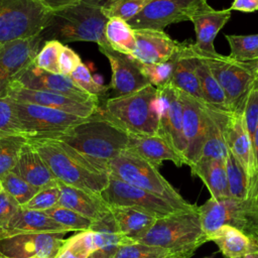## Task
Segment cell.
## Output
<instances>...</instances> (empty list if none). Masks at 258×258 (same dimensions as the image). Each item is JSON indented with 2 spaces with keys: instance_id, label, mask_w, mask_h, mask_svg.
Segmentation results:
<instances>
[{
  "instance_id": "obj_23",
  "label": "cell",
  "mask_w": 258,
  "mask_h": 258,
  "mask_svg": "<svg viewBox=\"0 0 258 258\" xmlns=\"http://www.w3.org/2000/svg\"><path fill=\"white\" fill-rule=\"evenodd\" d=\"M127 150L137 154L157 168H159L162 162L166 160L173 162L176 166L184 164L182 157L159 134H130Z\"/></svg>"
},
{
  "instance_id": "obj_53",
  "label": "cell",
  "mask_w": 258,
  "mask_h": 258,
  "mask_svg": "<svg viewBox=\"0 0 258 258\" xmlns=\"http://www.w3.org/2000/svg\"><path fill=\"white\" fill-rule=\"evenodd\" d=\"M251 189L255 194L257 203H258V174H256L253 178H251Z\"/></svg>"
},
{
  "instance_id": "obj_45",
  "label": "cell",
  "mask_w": 258,
  "mask_h": 258,
  "mask_svg": "<svg viewBox=\"0 0 258 258\" xmlns=\"http://www.w3.org/2000/svg\"><path fill=\"white\" fill-rule=\"evenodd\" d=\"M60 198V190L56 181L52 184L40 188L25 205L21 206L23 209L45 212L58 205Z\"/></svg>"
},
{
  "instance_id": "obj_15",
  "label": "cell",
  "mask_w": 258,
  "mask_h": 258,
  "mask_svg": "<svg viewBox=\"0 0 258 258\" xmlns=\"http://www.w3.org/2000/svg\"><path fill=\"white\" fill-rule=\"evenodd\" d=\"M159 130L161 135L184 160L185 142L182 134V103L180 93L171 85L157 89ZM185 164V161H184Z\"/></svg>"
},
{
  "instance_id": "obj_40",
  "label": "cell",
  "mask_w": 258,
  "mask_h": 258,
  "mask_svg": "<svg viewBox=\"0 0 258 258\" xmlns=\"http://www.w3.org/2000/svg\"><path fill=\"white\" fill-rule=\"evenodd\" d=\"M3 190L10 195L19 206L25 205L40 189L10 171L1 178Z\"/></svg>"
},
{
  "instance_id": "obj_7",
  "label": "cell",
  "mask_w": 258,
  "mask_h": 258,
  "mask_svg": "<svg viewBox=\"0 0 258 258\" xmlns=\"http://www.w3.org/2000/svg\"><path fill=\"white\" fill-rule=\"evenodd\" d=\"M191 45L221 86L230 111L243 110L248 94L258 82V60L241 61L229 55H214Z\"/></svg>"
},
{
  "instance_id": "obj_12",
  "label": "cell",
  "mask_w": 258,
  "mask_h": 258,
  "mask_svg": "<svg viewBox=\"0 0 258 258\" xmlns=\"http://www.w3.org/2000/svg\"><path fill=\"white\" fill-rule=\"evenodd\" d=\"M206 3L208 0H152L128 23L133 29L163 30L170 24L189 21Z\"/></svg>"
},
{
  "instance_id": "obj_60",
  "label": "cell",
  "mask_w": 258,
  "mask_h": 258,
  "mask_svg": "<svg viewBox=\"0 0 258 258\" xmlns=\"http://www.w3.org/2000/svg\"><path fill=\"white\" fill-rule=\"evenodd\" d=\"M257 238H258V235H257Z\"/></svg>"
},
{
  "instance_id": "obj_39",
  "label": "cell",
  "mask_w": 258,
  "mask_h": 258,
  "mask_svg": "<svg viewBox=\"0 0 258 258\" xmlns=\"http://www.w3.org/2000/svg\"><path fill=\"white\" fill-rule=\"evenodd\" d=\"M152 0H107L103 12L109 18L117 17L129 21L138 15Z\"/></svg>"
},
{
  "instance_id": "obj_59",
  "label": "cell",
  "mask_w": 258,
  "mask_h": 258,
  "mask_svg": "<svg viewBox=\"0 0 258 258\" xmlns=\"http://www.w3.org/2000/svg\"><path fill=\"white\" fill-rule=\"evenodd\" d=\"M257 86H258V82H257Z\"/></svg>"
},
{
  "instance_id": "obj_28",
  "label": "cell",
  "mask_w": 258,
  "mask_h": 258,
  "mask_svg": "<svg viewBox=\"0 0 258 258\" xmlns=\"http://www.w3.org/2000/svg\"><path fill=\"white\" fill-rule=\"evenodd\" d=\"M171 58L173 60V72L169 85L204 102L195 69V61L189 53L187 44L181 43L179 49Z\"/></svg>"
},
{
  "instance_id": "obj_27",
  "label": "cell",
  "mask_w": 258,
  "mask_h": 258,
  "mask_svg": "<svg viewBox=\"0 0 258 258\" xmlns=\"http://www.w3.org/2000/svg\"><path fill=\"white\" fill-rule=\"evenodd\" d=\"M209 241L214 242L226 258H239L258 252V239L256 237L229 225L219 228L209 237Z\"/></svg>"
},
{
  "instance_id": "obj_4",
  "label": "cell",
  "mask_w": 258,
  "mask_h": 258,
  "mask_svg": "<svg viewBox=\"0 0 258 258\" xmlns=\"http://www.w3.org/2000/svg\"><path fill=\"white\" fill-rule=\"evenodd\" d=\"M138 242L189 258L199 247L208 242V237L202 228L198 207L194 205L190 209L179 210L157 219Z\"/></svg>"
},
{
  "instance_id": "obj_47",
  "label": "cell",
  "mask_w": 258,
  "mask_h": 258,
  "mask_svg": "<svg viewBox=\"0 0 258 258\" xmlns=\"http://www.w3.org/2000/svg\"><path fill=\"white\" fill-rule=\"evenodd\" d=\"M19 208V204L5 190L0 192V240L5 238L9 222Z\"/></svg>"
},
{
  "instance_id": "obj_51",
  "label": "cell",
  "mask_w": 258,
  "mask_h": 258,
  "mask_svg": "<svg viewBox=\"0 0 258 258\" xmlns=\"http://www.w3.org/2000/svg\"><path fill=\"white\" fill-rule=\"evenodd\" d=\"M39 3L48 11L54 12L66 7H69L73 4L78 3L81 0H38Z\"/></svg>"
},
{
  "instance_id": "obj_17",
  "label": "cell",
  "mask_w": 258,
  "mask_h": 258,
  "mask_svg": "<svg viewBox=\"0 0 258 258\" xmlns=\"http://www.w3.org/2000/svg\"><path fill=\"white\" fill-rule=\"evenodd\" d=\"M222 125L228 150L242 166L248 177L253 178L256 174L254 149L246 125L244 109L236 112H223Z\"/></svg>"
},
{
  "instance_id": "obj_22",
  "label": "cell",
  "mask_w": 258,
  "mask_h": 258,
  "mask_svg": "<svg viewBox=\"0 0 258 258\" xmlns=\"http://www.w3.org/2000/svg\"><path fill=\"white\" fill-rule=\"evenodd\" d=\"M231 17V10H217L210 6L209 3L204 4L194 15L189 21L194 24L197 40L194 46L204 52L217 54L214 46V40L219 31L224 27Z\"/></svg>"
},
{
  "instance_id": "obj_52",
  "label": "cell",
  "mask_w": 258,
  "mask_h": 258,
  "mask_svg": "<svg viewBox=\"0 0 258 258\" xmlns=\"http://www.w3.org/2000/svg\"><path fill=\"white\" fill-rule=\"evenodd\" d=\"M252 142H253L254 157H255V170H256V174H258V125H257V128H256V130H255V133H254V135H253ZM256 174H255V175H256Z\"/></svg>"
},
{
  "instance_id": "obj_55",
  "label": "cell",
  "mask_w": 258,
  "mask_h": 258,
  "mask_svg": "<svg viewBox=\"0 0 258 258\" xmlns=\"http://www.w3.org/2000/svg\"><path fill=\"white\" fill-rule=\"evenodd\" d=\"M3 190V187H2V183H1V179H0V192Z\"/></svg>"
},
{
  "instance_id": "obj_6",
  "label": "cell",
  "mask_w": 258,
  "mask_h": 258,
  "mask_svg": "<svg viewBox=\"0 0 258 258\" xmlns=\"http://www.w3.org/2000/svg\"><path fill=\"white\" fill-rule=\"evenodd\" d=\"M108 168L111 176L151 192L167 201L178 210H187L194 207L161 175L157 167L127 149L110 160Z\"/></svg>"
},
{
  "instance_id": "obj_58",
  "label": "cell",
  "mask_w": 258,
  "mask_h": 258,
  "mask_svg": "<svg viewBox=\"0 0 258 258\" xmlns=\"http://www.w3.org/2000/svg\"><path fill=\"white\" fill-rule=\"evenodd\" d=\"M3 258H8V257H5V256H3Z\"/></svg>"
},
{
  "instance_id": "obj_24",
  "label": "cell",
  "mask_w": 258,
  "mask_h": 258,
  "mask_svg": "<svg viewBox=\"0 0 258 258\" xmlns=\"http://www.w3.org/2000/svg\"><path fill=\"white\" fill-rule=\"evenodd\" d=\"M56 183L60 190L59 206L71 209L93 221L110 211V207L101 194L72 186L57 179Z\"/></svg>"
},
{
  "instance_id": "obj_37",
  "label": "cell",
  "mask_w": 258,
  "mask_h": 258,
  "mask_svg": "<svg viewBox=\"0 0 258 258\" xmlns=\"http://www.w3.org/2000/svg\"><path fill=\"white\" fill-rule=\"evenodd\" d=\"M230 45V57L241 61L258 60V34L226 35Z\"/></svg>"
},
{
  "instance_id": "obj_2",
  "label": "cell",
  "mask_w": 258,
  "mask_h": 258,
  "mask_svg": "<svg viewBox=\"0 0 258 258\" xmlns=\"http://www.w3.org/2000/svg\"><path fill=\"white\" fill-rule=\"evenodd\" d=\"M129 135L99 107L82 123L47 138L61 140L88 158L108 166L110 160L127 149Z\"/></svg>"
},
{
  "instance_id": "obj_44",
  "label": "cell",
  "mask_w": 258,
  "mask_h": 258,
  "mask_svg": "<svg viewBox=\"0 0 258 258\" xmlns=\"http://www.w3.org/2000/svg\"><path fill=\"white\" fill-rule=\"evenodd\" d=\"M139 67L143 75L149 81L150 85L154 86L156 89H161L170 84L173 72L172 58L162 63L139 62Z\"/></svg>"
},
{
  "instance_id": "obj_18",
  "label": "cell",
  "mask_w": 258,
  "mask_h": 258,
  "mask_svg": "<svg viewBox=\"0 0 258 258\" xmlns=\"http://www.w3.org/2000/svg\"><path fill=\"white\" fill-rule=\"evenodd\" d=\"M5 95L15 101L37 104L84 118L90 117L99 109L98 102L82 101L60 94L27 89L15 81L9 84Z\"/></svg>"
},
{
  "instance_id": "obj_8",
  "label": "cell",
  "mask_w": 258,
  "mask_h": 258,
  "mask_svg": "<svg viewBox=\"0 0 258 258\" xmlns=\"http://www.w3.org/2000/svg\"><path fill=\"white\" fill-rule=\"evenodd\" d=\"M198 211L208 241L211 235L225 225L235 227L257 238L258 203L252 189L247 200H238L231 197L210 198L205 204L198 207Z\"/></svg>"
},
{
  "instance_id": "obj_25",
  "label": "cell",
  "mask_w": 258,
  "mask_h": 258,
  "mask_svg": "<svg viewBox=\"0 0 258 258\" xmlns=\"http://www.w3.org/2000/svg\"><path fill=\"white\" fill-rule=\"evenodd\" d=\"M69 232V229L54 221L45 212L32 211L20 207L9 222L5 238L23 234Z\"/></svg>"
},
{
  "instance_id": "obj_35",
  "label": "cell",
  "mask_w": 258,
  "mask_h": 258,
  "mask_svg": "<svg viewBox=\"0 0 258 258\" xmlns=\"http://www.w3.org/2000/svg\"><path fill=\"white\" fill-rule=\"evenodd\" d=\"M226 171L230 197L247 200L251 194V179L230 151L226 158Z\"/></svg>"
},
{
  "instance_id": "obj_36",
  "label": "cell",
  "mask_w": 258,
  "mask_h": 258,
  "mask_svg": "<svg viewBox=\"0 0 258 258\" xmlns=\"http://www.w3.org/2000/svg\"><path fill=\"white\" fill-rule=\"evenodd\" d=\"M27 141L28 138L21 134L0 135V178L12 171Z\"/></svg>"
},
{
  "instance_id": "obj_14",
  "label": "cell",
  "mask_w": 258,
  "mask_h": 258,
  "mask_svg": "<svg viewBox=\"0 0 258 258\" xmlns=\"http://www.w3.org/2000/svg\"><path fill=\"white\" fill-rule=\"evenodd\" d=\"M179 91V90H178ZM182 103V134L185 142V165L191 166L202 156L207 132V111L204 102L179 91Z\"/></svg>"
},
{
  "instance_id": "obj_16",
  "label": "cell",
  "mask_w": 258,
  "mask_h": 258,
  "mask_svg": "<svg viewBox=\"0 0 258 258\" xmlns=\"http://www.w3.org/2000/svg\"><path fill=\"white\" fill-rule=\"evenodd\" d=\"M67 233L16 235L0 240V251L8 258H55Z\"/></svg>"
},
{
  "instance_id": "obj_21",
  "label": "cell",
  "mask_w": 258,
  "mask_h": 258,
  "mask_svg": "<svg viewBox=\"0 0 258 258\" xmlns=\"http://www.w3.org/2000/svg\"><path fill=\"white\" fill-rule=\"evenodd\" d=\"M136 49L132 57L142 63H162L168 61L179 49L180 44L164 30L134 29Z\"/></svg>"
},
{
  "instance_id": "obj_20",
  "label": "cell",
  "mask_w": 258,
  "mask_h": 258,
  "mask_svg": "<svg viewBox=\"0 0 258 258\" xmlns=\"http://www.w3.org/2000/svg\"><path fill=\"white\" fill-rule=\"evenodd\" d=\"M15 82L27 89L46 91L64 95L77 100L94 101L99 103L98 97L88 94L70 77L43 71L35 67L34 63H32Z\"/></svg>"
},
{
  "instance_id": "obj_9",
  "label": "cell",
  "mask_w": 258,
  "mask_h": 258,
  "mask_svg": "<svg viewBox=\"0 0 258 258\" xmlns=\"http://www.w3.org/2000/svg\"><path fill=\"white\" fill-rule=\"evenodd\" d=\"M49 15L38 0H0V44L40 34Z\"/></svg>"
},
{
  "instance_id": "obj_49",
  "label": "cell",
  "mask_w": 258,
  "mask_h": 258,
  "mask_svg": "<svg viewBox=\"0 0 258 258\" xmlns=\"http://www.w3.org/2000/svg\"><path fill=\"white\" fill-rule=\"evenodd\" d=\"M81 63L83 62L80 55L70 46L64 44L58 58L59 73L63 76L70 77Z\"/></svg>"
},
{
  "instance_id": "obj_19",
  "label": "cell",
  "mask_w": 258,
  "mask_h": 258,
  "mask_svg": "<svg viewBox=\"0 0 258 258\" xmlns=\"http://www.w3.org/2000/svg\"><path fill=\"white\" fill-rule=\"evenodd\" d=\"M99 50L110 62L112 71L110 88L116 94L115 97L135 93L150 85L141 72L139 62L131 55L118 52L111 47L99 48Z\"/></svg>"
},
{
  "instance_id": "obj_29",
  "label": "cell",
  "mask_w": 258,
  "mask_h": 258,
  "mask_svg": "<svg viewBox=\"0 0 258 258\" xmlns=\"http://www.w3.org/2000/svg\"><path fill=\"white\" fill-rule=\"evenodd\" d=\"M189 167L191 174L201 178L205 183L211 194V198L222 199L230 197L226 160L201 158Z\"/></svg>"
},
{
  "instance_id": "obj_41",
  "label": "cell",
  "mask_w": 258,
  "mask_h": 258,
  "mask_svg": "<svg viewBox=\"0 0 258 258\" xmlns=\"http://www.w3.org/2000/svg\"><path fill=\"white\" fill-rule=\"evenodd\" d=\"M45 213L70 231H88L93 223V220L59 205L45 211Z\"/></svg>"
},
{
  "instance_id": "obj_11",
  "label": "cell",
  "mask_w": 258,
  "mask_h": 258,
  "mask_svg": "<svg viewBox=\"0 0 258 258\" xmlns=\"http://www.w3.org/2000/svg\"><path fill=\"white\" fill-rule=\"evenodd\" d=\"M101 197L108 206L133 208L157 219L179 211L167 201L111 175L108 186L101 192Z\"/></svg>"
},
{
  "instance_id": "obj_34",
  "label": "cell",
  "mask_w": 258,
  "mask_h": 258,
  "mask_svg": "<svg viewBox=\"0 0 258 258\" xmlns=\"http://www.w3.org/2000/svg\"><path fill=\"white\" fill-rule=\"evenodd\" d=\"M99 249L97 233L82 231L64 240L55 258H90Z\"/></svg>"
},
{
  "instance_id": "obj_26",
  "label": "cell",
  "mask_w": 258,
  "mask_h": 258,
  "mask_svg": "<svg viewBox=\"0 0 258 258\" xmlns=\"http://www.w3.org/2000/svg\"><path fill=\"white\" fill-rule=\"evenodd\" d=\"M12 172L38 188H42L56 181V178L41 155L28 141L22 147Z\"/></svg>"
},
{
  "instance_id": "obj_50",
  "label": "cell",
  "mask_w": 258,
  "mask_h": 258,
  "mask_svg": "<svg viewBox=\"0 0 258 258\" xmlns=\"http://www.w3.org/2000/svg\"><path fill=\"white\" fill-rule=\"evenodd\" d=\"M229 9L245 13L254 12L258 10V0H234Z\"/></svg>"
},
{
  "instance_id": "obj_1",
  "label": "cell",
  "mask_w": 258,
  "mask_h": 258,
  "mask_svg": "<svg viewBox=\"0 0 258 258\" xmlns=\"http://www.w3.org/2000/svg\"><path fill=\"white\" fill-rule=\"evenodd\" d=\"M28 142L38 151L57 180L98 194L108 186V166L88 158L63 141L31 137Z\"/></svg>"
},
{
  "instance_id": "obj_13",
  "label": "cell",
  "mask_w": 258,
  "mask_h": 258,
  "mask_svg": "<svg viewBox=\"0 0 258 258\" xmlns=\"http://www.w3.org/2000/svg\"><path fill=\"white\" fill-rule=\"evenodd\" d=\"M43 43L44 39L38 34L0 45V96H5L9 84L16 81L33 63Z\"/></svg>"
},
{
  "instance_id": "obj_46",
  "label": "cell",
  "mask_w": 258,
  "mask_h": 258,
  "mask_svg": "<svg viewBox=\"0 0 258 258\" xmlns=\"http://www.w3.org/2000/svg\"><path fill=\"white\" fill-rule=\"evenodd\" d=\"M70 78L84 91L88 94L100 98L107 94V91L110 89V86H105L98 84L94 77L91 75L88 67L85 63H81L76 71L70 76Z\"/></svg>"
},
{
  "instance_id": "obj_33",
  "label": "cell",
  "mask_w": 258,
  "mask_h": 258,
  "mask_svg": "<svg viewBox=\"0 0 258 258\" xmlns=\"http://www.w3.org/2000/svg\"><path fill=\"white\" fill-rule=\"evenodd\" d=\"M105 37L110 47L118 52L132 55L136 49L134 29L121 18H109L105 27Z\"/></svg>"
},
{
  "instance_id": "obj_54",
  "label": "cell",
  "mask_w": 258,
  "mask_h": 258,
  "mask_svg": "<svg viewBox=\"0 0 258 258\" xmlns=\"http://www.w3.org/2000/svg\"><path fill=\"white\" fill-rule=\"evenodd\" d=\"M239 258H258V252L250 253V254H247V255L242 256V257H239Z\"/></svg>"
},
{
  "instance_id": "obj_5",
  "label": "cell",
  "mask_w": 258,
  "mask_h": 258,
  "mask_svg": "<svg viewBox=\"0 0 258 258\" xmlns=\"http://www.w3.org/2000/svg\"><path fill=\"white\" fill-rule=\"evenodd\" d=\"M103 111L129 134H158V96L157 89L152 85L129 95L108 99Z\"/></svg>"
},
{
  "instance_id": "obj_48",
  "label": "cell",
  "mask_w": 258,
  "mask_h": 258,
  "mask_svg": "<svg viewBox=\"0 0 258 258\" xmlns=\"http://www.w3.org/2000/svg\"><path fill=\"white\" fill-rule=\"evenodd\" d=\"M244 115L246 120V125L250 134L251 139L255 133L258 125V86L256 85L248 94L245 106Z\"/></svg>"
},
{
  "instance_id": "obj_56",
  "label": "cell",
  "mask_w": 258,
  "mask_h": 258,
  "mask_svg": "<svg viewBox=\"0 0 258 258\" xmlns=\"http://www.w3.org/2000/svg\"><path fill=\"white\" fill-rule=\"evenodd\" d=\"M204 258H214V255H211V256H207V257H204Z\"/></svg>"
},
{
  "instance_id": "obj_61",
  "label": "cell",
  "mask_w": 258,
  "mask_h": 258,
  "mask_svg": "<svg viewBox=\"0 0 258 258\" xmlns=\"http://www.w3.org/2000/svg\"><path fill=\"white\" fill-rule=\"evenodd\" d=\"M0 45H1V44H0Z\"/></svg>"
},
{
  "instance_id": "obj_10",
  "label": "cell",
  "mask_w": 258,
  "mask_h": 258,
  "mask_svg": "<svg viewBox=\"0 0 258 258\" xmlns=\"http://www.w3.org/2000/svg\"><path fill=\"white\" fill-rule=\"evenodd\" d=\"M13 101L18 121L27 138L53 137L87 119L37 104Z\"/></svg>"
},
{
  "instance_id": "obj_31",
  "label": "cell",
  "mask_w": 258,
  "mask_h": 258,
  "mask_svg": "<svg viewBox=\"0 0 258 258\" xmlns=\"http://www.w3.org/2000/svg\"><path fill=\"white\" fill-rule=\"evenodd\" d=\"M189 53L191 54L195 61V69L199 79L201 93L203 96L204 103L216 110L223 112H231L225 97V94L219 85L218 81L213 76L207 63L199 56L195 51L191 44H187Z\"/></svg>"
},
{
  "instance_id": "obj_43",
  "label": "cell",
  "mask_w": 258,
  "mask_h": 258,
  "mask_svg": "<svg viewBox=\"0 0 258 258\" xmlns=\"http://www.w3.org/2000/svg\"><path fill=\"white\" fill-rule=\"evenodd\" d=\"M24 135L18 121L14 101L8 96H0V135Z\"/></svg>"
},
{
  "instance_id": "obj_38",
  "label": "cell",
  "mask_w": 258,
  "mask_h": 258,
  "mask_svg": "<svg viewBox=\"0 0 258 258\" xmlns=\"http://www.w3.org/2000/svg\"><path fill=\"white\" fill-rule=\"evenodd\" d=\"M113 258H188L173 254L167 249L135 242L120 246Z\"/></svg>"
},
{
  "instance_id": "obj_57",
  "label": "cell",
  "mask_w": 258,
  "mask_h": 258,
  "mask_svg": "<svg viewBox=\"0 0 258 258\" xmlns=\"http://www.w3.org/2000/svg\"><path fill=\"white\" fill-rule=\"evenodd\" d=\"M0 258H3V254L1 253V251H0Z\"/></svg>"
},
{
  "instance_id": "obj_32",
  "label": "cell",
  "mask_w": 258,
  "mask_h": 258,
  "mask_svg": "<svg viewBox=\"0 0 258 258\" xmlns=\"http://www.w3.org/2000/svg\"><path fill=\"white\" fill-rule=\"evenodd\" d=\"M206 105V104H205ZM207 132L201 158L226 160L229 150L225 142L222 125L223 111L216 110L206 105ZM200 158V159H201Z\"/></svg>"
},
{
  "instance_id": "obj_42",
  "label": "cell",
  "mask_w": 258,
  "mask_h": 258,
  "mask_svg": "<svg viewBox=\"0 0 258 258\" xmlns=\"http://www.w3.org/2000/svg\"><path fill=\"white\" fill-rule=\"evenodd\" d=\"M63 46L64 44L58 40H45L33 61L34 66L52 74H60L58 58Z\"/></svg>"
},
{
  "instance_id": "obj_3",
  "label": "cell",
  "mask_w": 258,
  "mask_h": 258,
  "mask_svg": "<svg viewBox=\"0 0 258 258\" xmlns=\"http://www.w3.org/2000/svg\"><path fill=\"white\" fill-rule=\"evenodd\" d=\"M107 0H81L63 9L50 12L47 25L40 33L45 40L61 43L96 42L99 48L110 47L105 37L108 17L103 12Z\"/></svg>"
},
{
  "instance_id": "obj_30",
  "label": "cell",
  "mask_w": 258,
  "mask_h": 258,
  "mask_svg": "<svg viewBox=\"0 0 258 258\" xmlns=\"http://www.w3.org/2000/svg\"><path fill=\"white\" fill-rule=\"evenodd\" d=\"M109 207L118 232L135 242H138L157 220V218L133 208Z\"/></svg>"
}]
</instances>
